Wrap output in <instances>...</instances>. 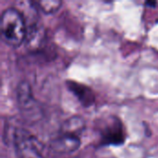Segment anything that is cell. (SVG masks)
Masks as SVG:
<instances>
[{
    "label": "cell",
    "mask_w": 158,
    "mask_h": 158,
    "mask_svg": "<svg viewBox=\"0 0 158 158\" xmlns=\"http://www.w3.org/2000/svg\"><path fill=\"white\" fill-rule=\"evenodd\" d=\"M0 30L3 41L19 47L27 36V26L23 14L16 7H7L1 14Z\"/></svg>",
    "instance_id": "cell-1"
},
{
    "label": "cell",
    "mask_w": 158,
    "mask_h": 158,
    "mask_svg": "<svg viewBox=\"0 0 158 158\" xmlns=\"http://www.w3.org/2000/svg\"><path fill=\"white\" fill-rule=\"evenodd\" d=\"M12 143L18 158H45L43 143L26 129L15 128L12 133Z\"/></svg>",
    "instance_id": "cell-2"
},
{
    "label": "cell",
    "mask_w": 158,
    "mask_h": 158,
    "mask_svg": "<svg viewBox=\"0 0 158 158\" xmlns=\"http://www.w3.org/2000/svg\"><path fill=\"white\" fill-rule=\"evenodd\" d=\"M16 101L21 115L29 122H35L42 118L43 109L35 99L32 89L28 81H21L17 85Z\"/></svg>",
    "instance_id": "cell-3"
},
{
    "label": "cell",
    "mask_w": 158,
    "mask_h": 158,
    "mask_svg": "<svg viewBox=\"0 0 158 158\" xmlns=\"http://www.w3.org/2000/svg\"><path fill=\"white\" fill-rule=\"evenodd\" d=\"M101 143L104 145H121L125 143L126 132L119 118L110 117L100 126Z\"/></svg>",
    "instance_id": "cell-4"
},
{
    "label": "cell",
    "mask_w": 158,
    "mask_h": 158,
    "mask_svg": "<svg viewBox=\"0 0 158 158\" xmlns=\"http://www.w3.org/2000/svg\"><path fill=\"white\" fill-rule=\"evenodd\" d=\"M81 144V137L58 131L56 136L50 141V149L56 154L68 155L76 152Z\"/></svg>",
    "instance_id": "cell-5"
},
{
    "label": "cell",
    "mask_w": 158,
    "mask_h": 158,
    "mask_svg": "<svg viewBox=\"0 0 158 158\" xmlns=\"http://www.w3.org/2000/svg\"><path fill=\"white\" fill-rule=\"evenodd\" d=\"M69 91L78 99L84 107H90L95 103V94L92 88L75 81H66Z\"/></svg>",
    "instance_id": "cell-6"
},
{
    "label": "cell",
    "mask_w": 158,
    "mask_h": 158,
    "mask_svg": "<svg viewBox=\"0 0 158 158\" xmlns=\"http://www.w3.org/2000/svg\"><path fill=\"white\" fill-rule=\"evenodd\" d=\"M86 129V122L81 116H72L67 118L60 126L59 131L70 133L81 138Z\"/></svg>",
    "instance_id": "cell-7"
},
{
    "label": "cell",
    "mask_w": 158,
    "mask_h": 158,
    "mask_svg": "<svg viewBox=\"0 0 158 158\" xmlns=\"http://www.w3.org/2000/svg\"><path fill=\"white\" fill-rule=\"evenodd\" d=\"M31 4L35 8L40 9L45 14H54L58 11L62 6V1L60 0H38L31 1Z\"/></svg>",
    "instance_id": "cell-8"
}]
</instances>
